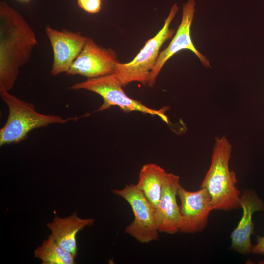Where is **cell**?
<instances>
[{
  "mask_svg": "<svg viewBox=\"0 0 264 264\" xmlns=\"http://www.w3.org/2000/svg\"><path fill=\"white\" fill-rule=\"evenodd\" d=\"M46 34L50 42L53 60L50 73L54 76L66 73L82 51L88 37L80 31L59 30L47 25Z\"/></svg>",
  "mask_w": 264,
  "mask_h": 264,
  "instance_id": "9c48e42d",
  "label": "cell"
},
{
  "mask_svg": "<svg viewBox=\"0 0 264 264\" xmlns=\"http://www.w3.org/2000/svg\"><path fill=\"white\" fill-rule=\"evenodd\" d=\"M122 85L114 73L97 78L88 79L76 83L68 88L72 90L86 89L101 96L103 103L96 111H103L116 106L125 112L137 111L143 113L159 116L166 123H169L164 113L166 109L159 110L147 107L140 102L129 97L122 88Z\"/></svg>",
  "mask_w": 264,
  "mask_h": 264,
  "instance_id": "5b68a950",
  "label": "cell"
},
{
  "mask_svg": "<svg viewBox=\"0 0 264 264\" xmlns=\"http://www.w3.org/2000/svg\"><path fill=\"white\" fill-rule=\"evenodd\" d=\"M27 0V1H28V0Z\"/></svg>",
  "mask_w": 264,
  "mask_h": 264,
  "instance_id": "ac0fdd59",
  "label": "cell"
},
{
  "mask_svg": "<svg viewBox=\"0 0 264 264\" xmlns=\"http://www.w3.org/2000/svg\"><path fill=\"white\" fill-rule=\"evenodd\" d=\"M232 149L225 136L216 137L211 164L200 186L208 191L213 210L229 211L241 208V193L236 187V174L229 167Z\"/></svg>",
  "mask_w": 264,
  "mask_h": 264,
  "instance_id": "7a4b0ae2",
  "label": "cell"
},
{
  "mask_svg": "<svg viewBox=\"0 0 264 264\" xmlns=\"http://www.w3.org/2000/svg\"><path fill=\"white\" fill-rule=\"evenodd\" d=\"M79 6L89 13H97L101 8V0H77Z\"/></svg>",
  "mask_w": 264,
  "mask_h": 264,
  "instance_id": "2e32d148",
  "label": "cell"
},
{
  "mask_svg": "<svg viewBox=\"0 0 264 264\" xmlns=\"http://www.w3.org/2000/svg\"><path fill=\"white\" fill-rule=\"evenodd\" d=\"M42 264H75L76 257L61 246L50 234L34 251Z\"/></svg>",
  "mask_w": 264,
  "mask_h": 264,
  "instance_id": "9a60e30c",
  "label": "cell"
},
{
  "mask_svg": "<svg viewBox=\"0 0 264 264\" xmlns=\"http://www.w3.org/2000/svg\"><path fill=\"white\" fill-rule=\"evenodd\" d=\"M195 0H188L184 4L180 24L169 45L159 53L156 64L151 72L148 86H154L165 63L181 50L192 51L199 58L203 66L211 67L210 62L207 57L197 49L191 39L190 28L195 12Z\"/></svg>",
  "mask_w": 264,
  "mask_h": 264,
  "instance_id": "30bf717a",
  "label": "cell"
},
{
  "mask_svg": "<svg viewBox=\"0 0 264 264\" xmlns=\"http://www.w3.org/2000/svg\"><path fill=\"white\" fill-rule=\"evenodd\" d=\"M38 44L35 32L23 16L5 1L0 2V87L11 90L21 67Z\"/></svg>",
  "mask_w": 264,
  "mask_h": 264,
  "instance_id": "6da1fadb",
  "label": "cell"
},
{
  "mask_svg": "<svg viewBox=\"0 0 264 264\" xmlns=\"http://www.w3.org/2000/svg\"><path fill=\"white\" fill-rule=\"evenodd\" d=\"M251 252L256 254L264 255V236H257V243L253 246Z\"/></svg>",
  "mask_w": 264,
  "mask_h": 264,
  "instance_id": "e0dca14e",
  "label": "cell"
},
{
  "mask_svg": "<svg viewBox=\"0 0 264 264\" xmlns=\"http://www.w3.org/2000/svg\"><path fill=\"white\" fill-rule=\"evenodd\" d=\"M94 222L93 219L80 218L77 213L74 212L66 218H61L56 215L52 221L48 222L46 225L55 241L76 258L77 234L86 226L93 225Z\"/></svg>",
  "mask_w": 264,
  "mask_h": 264,
  "instance_id": "4fadbf2b",
  "label": "cell"
},
{
  "mask_svg": "<svg viewBox=\"0 0 264 264\" xmlns=\"http://www.w3.org/2000/svg\"><path fill=\"white\" fill-rule=\"evenodd\" d=\"M112 193L126 200L131 206L134 220L125 228V232L138 242L149 243L158 240L155 209L136 185L126 184L122 189H114Z\"/></svg>",
  "mask_w": 264,
  "mask_h": 264,
  "instance_id": "8992f818",
  "label": "cell"
},
{
  "mask_svg": "<svg viewBox=\"0 0 264 264\" xmlns=\"http://www.w3.org/2000/svg\"><path fill=\"white\" fill-rule=\"evenodd\" d=\"M180 201L181 221L179 232L194 233L207 226L210 213L213 210L210 196L205 188L189 191L181 185L177 191Z\"/></svg>",
  "mask_w": 264,
  "mask_h": 264,
  "instance_id": "ba28073f",
  "label": "cell"
},
{
  "mask_svg": "<svg viewBox=\"0 0 264 264\" xmlns=\"http://www.w3.org/2000/svg\"><path fill=\"white\" fill-rule=\"evenodd\" d=\"M117 57L114 50L102 47L88 37L82 51L66 74L91 79L113 73L119 63Z\"/></svg>",
  "mask_w": 264,
  "mask_h": 264,
  "instance_id": "52a82bcc",
  "label": "cell"
},
{
  "mask_svg": "<svg viewBox=\"0 0 264 264\" xmlns=\"http://www.w3.org/2000/svg\"><path fill=\"white\" fill-rule=\"evenodd\" d=\"M0 96L8 108L7 121L0 130V146L17 144L28 136L33 130L52 124H65L82 117L66 119L60 116L47 115L35 110L33 104L23 101L0 87Z\"/></svg>",
  "mask_w": 264,
  "mask_h": 264,
  "instance_id": "3957f363",
  "label": "cell"
},
{
  "mask_svg": "<svg viewBox=\"0 0 264 264\" xmlns=\"http://www.w3.org/2000/svg\"><path fill=\"white\" fill-rule=\"evenodd\" d=\"M178 10L176 4H174L162 28L155 36L146 42L131 62L117 64L114 73L122 86L133 82H139L143 85L148 84L151 72L156 64L161 47L174 34V30L170 29L169 26Z\"/></svg>",
  "mask_w": 264,
  "mask_h": 264,
  "instance_id": "277c9868",
  "label": "cell"
},
{
  "mask_svg": "<svg viewBox=\"0 0 264 264\" xmlns=\"http://www.w3.org/2000/svg\"><path fill=\"white\" fill-rule=\"evenodd\" d=\"M180 185L179 176L167 173L160 199L155 208V220L160 233L174 234L179 232L181 216L176 197Z\"/></svg>",
  "mask_w": 264,
  "mask_h": 264,
  "instance_id": "8fae6325",
  "label": "cell"
},
{
  "mask_svg": "<svg viewBox=\"0 0 264 264\" xmlns=\"http://www.w3.org/2000/svg\"><path fill=\"white\" fill-rule=\"evenodd\" d=\"M239 202L242 209V215L237 227L230 235V249L240 254L247 255L251 252L253 245L251 242L254 233L253 214L264 211V203L252 190H245L241 195Z\"/></svg>",
  "mask_w": 264,
  "mask_h": 264,
  "instance_id": "7c38bea8",
  "label": "cell"
},
{
  "mask_svg": "<svg viewBox=\"0 0 264 264\" xmlns=\"http://www.w3.org/2000/svg\"><path fill=\"white\" fill-rule=\"evenodd\" d=\"M167 173L163 168L153 163L146 164L140 170L136 185L154 209L160 199Z\"/></svg>",
  "mask_w": 264,
  "mask_h": 264,
  "instance_id": "5bb4252c",
  "label": "cell"
}]
</instances>
